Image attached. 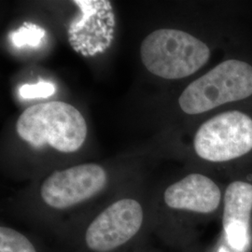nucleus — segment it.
Masks as SVG:
<instances>
[{
  "mask_svg": "<svg viewBox=\"0 0 252 252\" xmlns=\"http://www.w3.org/2000/svg\"><path fill=\"white\" fill-rule=\"evenodd\" d=\"M252 103V58L228 56L193 80L178 98L180 110L199 116L235 105Z\"/></svg>",
  "mask_w": 252,
  "mask_h": 252,
  "instance_id": "1",
  "label": "nucleus"
},
{
  "mask_svg": "<svg viewBox=\"0 0 252 252\" xmlns=\"http://www.w3.org/2000/svg\"><path fill=\"white\" fill-rule=\"evenodd\" d=\"M144 206L134 197L116 199L74 227L64 237L82 252H122L147 234Z\"/></svg>",
  "mask_w": 252,
  "mask_h": 252,
  "instance_id": "2",
  "label": "nucleus"
},
{
  "mask_svg": "<svg viewBox=\"0 0 252 252\" xmlns=\"http://www.w3.org/2000/svg\"><path fill=\"white\" fill-rule=\"evenodd\" d=\"M192 150L200 160L234 165L252 158V103L215 112L196 129Z\"/></svg>",
  "mask_w": 252,
  "mask_h": 252,
  "instance_id": "3",
  "label": "nucleus"
},
{
  "mask_svg": "<svg viewBox=\"0 0 252 252\" xmlns=\"http://www.w3.org/2000/svg\"><path fill=\"white\" fill-rule=\"evenodd\" d=\"M212 49L206 41L187 31L161 28L146 36L140 56L150 72L164 80L189 78L207 64Z\"/></svg>",
  "mask_w": 252,
  "mask_h": 252,
  "instance_id": "4",
  "label": "nucleus"
},
{
  "mask_svg": "<svg viewBox=\"0 0 252 252\" xmlns=\"http://www.w3.org/2000/svg\"><path fill=\"white\" fill-rule=\"evenodd\" d=\"M19 136L34 149L45 145L63 153L79 151L87 136V125L72 105L54 101L27 108L16 125Z\"/></svg>",
  "mask_w": 252,
  "mask_h": 252,
  "instance_id": "5",
  "label": "nucleus"
},
{
  "mask_svg": "<svg viewBox=\"0 0 252 252\" xmlns=\"http://www.w3.org/2000/svg\"><path fill=\"white\" fill-rule=\"evenodd\" d=\"M109 184L108 172L97 163L57 170L40 183L38 194L49 214L63 215L96 198Z\"/></svg>",
  "mask_w": 252,
  "mask_h": 252,
  "instance_id": "6",
  "label": "nucleus"
},
{
  "mask_svg": "<svg viewBox=\"0 0 252 252\" xmlns=\"http://www.w3.org/2000/svg\"><path fill=\"white\" fill-rule=\"evenodd\" d=\"M222 232L213 252H251L252 248V181L237 178L223 191Z\"/></svg>",
  "mask_w": 252,
  "mask_h": 252,
  "instance_id": "7",
  "label": "nucleus"
},
{
  "mask_svg": "<svg viewBox=\"0 0 252 252\" xmlns=\"http://www.w3.org/2000/svg\"><path fill=\"white\" fill-rule=\"evenodd\" d=\"M80 13L70 23L67 35L73 49L83 56L104 53L114 36L115 15L109 1L75 0Z\"/></svg>",
  "mask_w": 252,
  "mask_h": 252,
  "instance_id": "8",
  "label": "nucleus"
},
{
  "mask_svg": "<svg viewBox=\"0 0 252 252\" xmlns=\"http://www.w3.org/2000/svg\"><path fill=\"white\" fill-rule=\"evenodd\" d=\"M223 191L212 178L190 173L171 183L162 193L164 207L176 213L208 216L222 206Z\"/></svg>",
  "mask_w": 252,
  "mask_h": 252,
  "instance_id": "9",
  "label": "nucleus"
},
{
  "mask_svg": "<svg viewBox=\"0 0 252 252\" xmlns=\"http://www.w3.org/2000/svg\"><path fill=\"white\" fill-rule=\"evenodd\" d=\"M0 252H40L36 244L15 228L0 226Z\"/></svg>",
  "mask_w": 252,
  "mask_h": 252,
  "instance_id": "10",
  "label": "nucleus"
},
{
  "mask_svg": "<svg viewBox=\"0 0 252 252\" xmlns=\"http://www.w3.org/2000/svg\"><path fill=\"white\" fill-rule=\"evenodd\" d=\"M45 36V30L33 24H25L17 31L11 33L10 40L15 47L23 46L37 47L40 45L42 38Z\"/></svg>",
  "mask_w": 252,
  "mask_h": 252,
  "instance_id": "11",
  "label": "nucleus"
},
{
  "mask_svg": "<svg viewBox=\"0 0 252 252\" xmlns=\"http://www.w3.org/2000/svg\"><path fill=\"white\" fill-rule=\"evenodd\" d=\"M56 88L48 81H38L36 84H25L19 89V94L25 99L47 98L54 95Z\"/></svg>",
  "mask_w": 252,
  "mask_h": 252,
  "instance_id": "12",
  "label": "nucleus"
}]
</instances>
